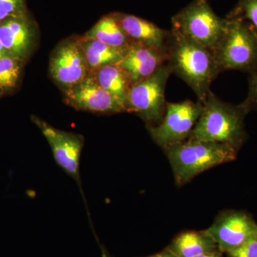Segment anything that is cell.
I'll return each mask as SVG.
<instances>
[{
	"instance_id": "obj_1",
	"label": "cell",
	"mask_w": 257,
	"mask_h": 257,
	"mask_svg": "<svg viewBox=\"0 0 257 257\" xmlns=\"http://www.w3.org/2000/svg\"><path fill=\"white\" fill-rule=\"evenodd\" d=\"M166 54L172 74L187 83L198 101L204 102L211 83L221 73L214 54L172 29Z\"/></svg>"
},
{
	"instance_id": "obj_2",
	"label": "cell",
	"mask_w": 257,
	"mask_h": 257,
	"mask_svg": "<svg viewBox=\"0 0 257 257\" xmlns=\"http://www.w3.org/2000/svg\"><path fill=\"white\" fill-rule=\"evenodd\" d=\"M202 104V114L188 139L227 144L239 151L247 139L244 119L251 111L247 101L236 105L225 102L210 89Z\"/></svg>"
},
{
	"instance_id": "obj_3",
	"label": "cell",
	"mask_w": 257,
	"mask_h": 257,
	"mask_svg": "<svg viewBox=\"0 0 257 257\" xmlns=\"http://www.w3.org/2000/svg\"><path fill=\"white\" fill-rule=\"evenodd\" d=\"M164 150L179 187L204 171L236 160L238 152L227 144L191 139Z\"/></svg>"
},
{
	"instance_id": "obj_4",
	"label": "cell",
	"mask_w": 257,
	"mask_h": 257,
	"mask_svg": "<svg viewBox=\"0 0 257 257\" xmlns=\"http://www.w3.org/2000/svg\"><path fill=\"white\" fill-rule=\"evenodd\" d=\"M228 20L218 16L208 0H193L172 18V30L213 54L226 33Z\"/></svg>"
},
{
	"instance_id": "obj_5",
	"label": "cell",
	"mask_w": 257,
	"mask_h": 257,
	"mask_svg": "<svg viewBox=\"0 0 257 257\" xmlns=\"http://www.w3.org/2000/svg\"><path fill=\"white\" fill-rule=\"evenodd\" d=\"M227 20L226 33L214 54L219 68L221 72L239 70L251 73L257 67L256 32L244 20Z\"/></svg>"
},
{
	"instance_id": "obj_6",
	"label": "cell",
	"mask_w": 257,
	"mask_h": 257,
	"mask_svg": "<svg viewBox=\"0 0 257 257\" xmlns=\"http://www.w3.org/2000/svg\"><path fill=\"white\" fill-rule=\"evenodd\" d=\"M172 74L170 66L164 64L155 73L134 84L128 92V112L138 114L147 127L160 124L165 114V89Z\"/></svg>"
},
{
	"instance_id": "obj_7",
	"label": "cell",
	"mask_w": 257,
	"mask_h": 257,
	"mask_svg": "<svg viewBox=\"0 0 257 257\" xmlns=\"http://www.w3.org/2000/svg\"><path fill=\"white\" fill-rule=\"evenodd\" d=\"M203 104L187 99L181 102H167L165 114L156 126L148 131L155 143L162 149L185 141L202 114Z\"/></svg>"
},
{
	"instance_id": "obj_8",
	"label": "cell",
	"mask_w": 257,
	"mask_h": 257,
	"mask_svg": "<svg viewBox=\"0 0 257 257\" xmlns=\"http://www.w3.org/2000/svg\"><path fill=\"white\" fill-rule=\"evenodd\" d=\"M50 73L63 91L87 78L89 69L79 40L69 39L56 47L50 57Z\"/></svg>"
},
{
	"instance_id": "obj_9",
	"label": "cell",
	"mask_w": 257,
	"mask_h": 257,
	"mask_svg": "<svg viewBox=\"0 0 257 257\" xmlns=\"http://www.w3.org/2000/svg\"><path fill=\"white\" fill-rule=\"evenodd\" d=\"M64 93V101L77 110L99 114L128 112L126 103L103 89L91 74Z\"/></svg>"
},
{
	"instance_id": "obj_10",
	"label": "cell",
	"mask_w": 257,
	"mask_h": 257,
	"mask_svg": "<svg viewBox=\"0 0 257 257\" xmlns=\"http://www.w3.org/2000/svg\"><path fill=\"white\" fill-rule=\"evenodd\" d=\"M206 231L216 243L218 249L227 253L257 237V223L245 211L229 210L221 212Z\"/></svg>"
},
{
	"instance_id": "obj_11",
	"label": "cell",
	"mask_w": 257,
	"mask_h": 257,
	"mask_svg": "<svg viewBox=\"0 0 257 257\" xmlns=\"http://www.w3.org/2000/svg\"><path fill=\"white\" fill-rule=\"evenodd\" d=\"M32 121L47 139L57 165L81 186L79 165L84 138L77 134L57 130L35 116Z\"/></svg>"
},
{
	"instance_id": "obj_12",
	"label": "cell",
	"mask_w": 257,
	"mask_h": 257,
	"mask_svg": "<svg viewBox=\"0 0 257 257\" xmlns=\"http://www.w3.org/2000/svg\"><path fill=\"white\" fill-rule=\"evenodd\" d=\"M111 15L130 41L166 54L170 30H164L155 24L135 15L120 13H112Z\"/></svg>"
},
{
	"instance_id": "obj_13",
	"label": "cell",
	"mask_w": 257,
	"mask_h": 257,
	"mask_svg": "<svg viewBox=\"0 0 257 257\" xmlns=\"http://www.w3.org/2000/svg\"><path fill=\"white\" fill-rule=\"evenodd\" d=\"M165 63L166 54L132 42L117 65L127 74L133 86L151 76Z\"/></svg>"
},
{
	"instance_id": "obj_14",
	"label": "cell",
	"mask_w": 257,
	"mask_h": 257,
	"mask_svg": "<svg viewBox=\"0 0 257 257\" xmlns=\"http://www.w3.org/2000/svg\"><path fill=\"white\" fill-rule=\"evenodd\" d=\"M0 42L10 55L26 60L34 43V32L25 17L0 22Z\"/></svg>"
},
{
	"instance_id": "obj_15",
	"label": "cell",
	"mask_w": 257,
	"mask_h": 257,
	"mask_svg": "<svg viewBox=\"0 0 257 257\" xmlns=\"http://www.w3.org/2000/svg\"><path fill=\"white\" fill-rule=\"evenodd\" d=\"M167 248L177 257H197L203 253L219 250L206 230L181 233Z\"/></svg>"
},
{
	"instance_id": "obj_16",
	"label": "cell",
	"mask_w": 257,
	"mask_h": 257,
	"mask_svg": "<svg viewBox=\"0 0 257 257\" xmlns=\"http://www.w3.org/2000/svg\"><path fill=\"white\" fill-rule=\"evenodd\" d=\"M85 55L89 69V74L96 72L101 67L117 64L124 58L126 48H117L109 46L94 40L79 39Z\"/></svg>"
},
{
	"instance_id": "obj_17",
	"label": "cell",
	"mask_w": 257,
	"mask_h": 257,
	"mask_svg": "<svg viewBox=\"0 0 257 257\" xmlns=\"http://www.w3.org/2000/svg\"><path fill=\"white\" fill-rule=\"evenodd\" d=\"M82 38L98 40L117 48H126L132 43L126 34L111 14L103 17Z\"/></svg>"
},
{
	"instance_id": "obj_18",
	"label": "cell",
	"mask_w": 257,
	"mask_h": 257,
	"mask_svg": "<svg viewBox=\"0 0 257 257\" xmlns=\"http://www.w3.org/2000/svg\"><path fill=\"white\" fill-rule=\"evenodd\" d=\"M89 74L94 77L96 82L103 89L113 96L124 101L126 104L132 84L127 74L117 64L101 67L96 72Z\"/></svg>"
},
{
	"instance_id": "obj_19",
	"label": "cell",
	"mask_w": 257,
	"mask_h": 257,
	"mask_svg": "<svg viewBox=\"0 0 257 257\" xmlns=\"http://www.w3.org/2000/svg\"><path fill=\"white\" fill-rule=\"evenodd\" d=\"M25 60L8 54L0 58V97L14 92L23 75Z\"/></svg>"
},
{
	"instance_id": "obj_20",
	"label": "cell",
	"mask_w": 257,
	"mask_h": 257,
	"mask_svg": "<svg viewBox=\"0 0 257 257\" xmlns=\"http://www.w3.org/2000/svg\"><path fill=\"white\" fill-rule=\"evenodd\" d=\"M226 18L248 22L257 33V0H239Z\"/></svg>"
},
{
	"instance_id": "obj_21",
	"label": "cell",
	"mask_w": 257,
	"mask_h": 257,
	"mask_svg": "<svg viewBox=\"0 0 257 257\" xmlns=\"http://www.w3.org/2000/svg\"><path fill=\"white\" fill-rule=\"evenodd\" d=\"M25 0H0V22L7 19L24 18Z\"/></svg>"
},
{
	"instance_id": "obj_22",
	"label": "cell",
	"mask_w": 257,
	"mask_h": 257,
	"mask_svg": "<svg viewBox=\"0 0 257 257\" xmlns=\"http://www.w3.org/2000/svg\"><path fill=\"white\" fill-rule=\"evenodd\" d=\"M226 253L229 257H257V237L248 240Z\"/></svg>"
},
{
	"instance_id": "obj_23",
	"label": "cell",
	"mask_w": 257,
	"mask_h": 257,
	"mask_svg": "<svg viewBox=\"0 0 257 257\" xmlns=\"http://www.w3.org/2000/svg\"><path fill=\"white\" fill-rule=\"evenodd\" d=\"M246 101L252 109L257 110V67L249 73L248 77V92Z\"/></svg>"
},
{
	"instance_id": "obj_24",
	"label": "cell",
	"mask_w": 257,
	"mask_h": 257,
	"mask_svg": "<svg viewBox=\"0 0 257 257\" xmlns=\"http://www.w3.org/2000/svg\"><path fill=\"white\" fill-rule=\"evenodd\" d=\"M148 257H177L175 254H173L168 248H166L165 251H162V252L157 253V254L153 255V256H150Z\"/></svg>"
},
{
	"instance_id": "obj_25",
	"label": "cell",
	"mask_w": 257,
	"mask_h": 257,
	"mask_svg": "<svg viewBox=\"0 0 257 257\" xmlns=\"http://www.w3.org/2000/svg\"><path fill=\"white\" fill-rule=\"evenodd\" d=\"M222 256V252H221L219 250L216 251H211V252L203 253V254L199 255L197 257H221Z\"/></svg>"
},
{
	"instance_id": "obj_26",
	"label": "cell",
	"mask_w": 257,
	"mask_h": 257,
	"mask_svg": "<svg viewBox=\"0 0 257 257\" xmlns=\"http://www.w3.org/2000/svg\"><path fill=\"white\" fill-rule=\"evenodd\" d=\"M8 52L5 50V47H3V44L0 42V58L3 57V56L8 55Z\"/></svg>"
},
{
	"instance_id": "obj_27",
	"label": "cell",
	"mask_w": 257,
	"mask_h": 257,
	"mask_svg": "<svg viewBox=\"0 0 257 257\" xmlns=\"http://www.w3.org/2000/svg\"><path fill=\"white\" fill-rule=\"evenodd\" d=\"M101 254H102V257H111L110 255H109V253L106 252V250L104 249V248L103 247V246H101Z\"/></svg>"
}]
</instances>
